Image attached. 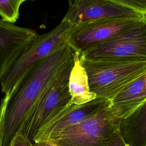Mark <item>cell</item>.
<instances>
[{
	"label": "cell",
	"mask_w": 146,
	"mask_h": 146,
	"mask_svg": "<svg viewBox=\"0 0 146 146\" xmlns=\"http://www.w3.org/2000/svg\"><path fill=\"white\" fill-rule=\"evenodd\" d=\"M73 50L65 44L33 64L0 104V146H10L26 117L47 84L72 56Z\"/></svg>",
	"instance_id": "6da1fadb"
},
{
	"label": "cell",
	"mask_w": 146,
	"mask_h": 146,
	"mask_svg": "<svg viewBox=\"0 0 146 146\" xmlns=\"http://www.w3.org/2000/svg\"><path fill=\"white\" fill-rule=\"evenodd\" d=\"M74 63L73 54L47 84L25 118L18 133L34 144L39 131L70 104L68 82Z\"/></svg>",
	"instance_id": "7a4b0ae2"
},
{
	"label": "cell",
	"mask_w": 146,
	"mask_h": 146,
	"mask_svg": "<svg viewBox=\"0 0 146 146\" xmlns=\"http://www.w3.org/2000/svg\"><path fill=\"white\" fill-rule=\"evenodd\" d=\"M90 91L111 100L127 84L146 74V61L92 60L82 58Z\"/></svg>",
	"instance_id": "3957f363"
},
{
	"label": "cell",
	"mask_w": 146,
	"mask_h": 146,
	"mask_svg": "<svg viewBox=\"0 0 146 146\" xmlns=\"http://www.w3.org/2000/svg\"><path fill=\"white\" fill-rule=\"evenodd\" d=\"M119 120L109 106L95 116L65 128L47 140L56 146H108L119 132Z\"/></svg>",
	"instance_id": "277c9868"
},
{
	"label": "cell",
	"mask_w": 146,
	"mask_h": 146,
	"mask_svg": "<svg viewBox=\"0 0 146 146\" xmlns=\"http://www.w3.org/2000/svg\"><path fill=\"white\" fill-rule=\"evenodd\" d=\"M72 26L63 18L52 30L39 35L34 42L16 60L1 83V90L9 96L26 71L33 64L67 44L66 38Z\"/></svg>",
	"instance_id": "5b68a950"
},
{
	"label": "cell",
	"mask_w": 146,
	"mask_h": 146,
	"mask_svg": "<svg viewBox=\"0 0 146 146\" xmlns=\"http://www.w3.org/2000/svg\"><path fill=\"white\" fill-rule=\"evenodd\" d=\"M80 56L92 60L146 61V18Z\"/></svg>",
	"instance_id": "8992f818"
},
{
	"label": "cell",
	"mask_w": 146,
	"mask_h": 146,
	"mask_svg": "<svg viewBox=\"0 0 146 146\" xmlns=\"http://www.w3.org/2000/svg\"><path fill=\"white\" fill-rule=\"evenodd\" d=\"M140 19H104L72 26L67 35L66 42L74 52L81 55L129 29Z\"/></svg>",
	"instance_id": "52a82bcc"
},
{
	"label": "cell",
	"mask_w": 146,
	"mask_h": 146,
	"mask_svg": "<svg viewBox=\"0 0 146 146\" xmlns=\"http://www.w3.org/2000/svg\"><path fill=\"white\" fill-rule=\"evenodd\" d=\"M120 18L144 17L113 0H70L68 10L63 17L72 26L100 20Z\"/></svg>",
	"instance_id": "ba28073f"
},
{
	"label": "cell",
	"mask_w": 146,
	"mask_h": 146,
	"mask_svg": "<svg viewBox=\"0 0 146 146\" xmlns=\"http://www.w3.org/2000/svg\"><path fill=\"white\" fill-rule=\"evenodd\" d=\"M35 30L0 19V83L18 57L38 38Z\"/></svg>",
	"instance_id": "9c48e42d"
},
{
	"label": "cell",
	"mask_w": 146,
	"mask_h": 146,
	"mask_svg": "<svg viewBox=\"0 0 146 146\" xmlns=\"http://www.w3.org/2000/svg\"><path fill=\"white\" fill-rule=\"evenodd\" d=\"M110 104V100L99 97L81 105L70 104L39 131L34 144L39 141L47 140L65 128L95 116Z\"/></svg>",
	"instance_id": "30bf717a"
},
{
	"label": "cell",
	"mask_w": 146,
	"mask_h": 146,
	"mask_svg": "<svg viewBox=\"0 0 146 146\" xmlns=\"http://www.w3.org/2000/svg\"><path fill=\"white\" fill-rule=\"evenodd\" d=\"M146 74L134 80L110 100V108L119 119L132 114L146 100Z\"/></svg>",
	"instance_id": "8fae6325"
},
{
	"label": "cell",
	"mask_w": 146,
	"mask_h": 146,
	"mask_svg": "<svg viewBox=\"0 0 146 146\" xmlns=\"http://www.w3.org/2000/svg\"><path fill=\"white\" fill-rule=\"evenodd\" d=\"M119 132L127 146H146V100L129 116L119 120Z\"/></svg>",
	"instance_id": "7c38bea8"
},
{
	"label": "cell",
	"mask_w": 146,
	"mask_h": 146,
	"mask_svg": "<svg viewBox=\"0 0 146 146\" xmlns=\"http://www.w3.org/2000/svg\"><path fill=\"white\" fill-rule=\"evenodd\" d=\"M74 66L70 74L68 82L71 96L70 104L81 105L95 99L96 96L90 91L88 76L81 63L80 54L77 51L74 52Z\"/></svg>",
	"instance_id": "4fadbf2b"
},
{
	"label": "cell",
	"mask_w": 146,
	"mask_h": 146,
	"mask_svg": "<svg viewBox=\"0 0 146 146\" xmlns=\"http://www.w3.org/2000/svg\"><path fill=\"white\" fill-rule=\"evenodd\" d=\"M26 0L0 1V17L6 22L14 24L19 18L21 5Z\"/></svg>",
	"instance_id": "5bb4252c"
},
{
	"label": "cell",
	"mask_w": 146,
	"mask_h": 146,
	"mask_svg": "<svg viewBox=\"0 0 146 146\" xmlns=\"http://www.w3.org/2000/svg\"><path fill=\"white\" fill-rule=\"evenodd\" d=\"M115 3L129 8L146 18V0H113Z\"/></svg>",
	"instance_id": "9a60e30c"
},
{
	"label": "cell",
	"mask_w": 146,
	"mask_h": 146,
	"mask_svg": "<svg viewBox=\"0 0 146 146\" xmlns=\"http://www.w3.org/2000/svg\"><path fill=\"white\" fill-rule=\"evenodd\" d=\"M10 146H35V144L22 133H18L13 138Z\"/></svg>",
	"instance_id": "2e32d148"
},
{
	"label": "cell",
	"mask_w": 146,
	"mask_h": 146,
	"mask_svg": "<svg viewBox=\"0 0 146 146\" xmlns=\"http://www.w3.org/2000/svg\"><path fill=\"white\" fill-rule=\"evenodd\" d=\"M108 146H127V145L120 136L119 132H117L113 136Z\"/></svg>",
	"instance_id": "e0dca14e"
},
{
	"label": "cell",
	"mask_w": 146,
	"mask_h": 146,
	"mask_svg": "<svg viewBox=\"0 0 146 146\" xmlns=\"http://www.w3.org/2000/svg\"><path fill=\"white\" fill-rule=\"evenodd\" d=\"M35 146H56L53 143L48 140L39 141L35 143Z\"/></svg>",
	"instance_id": "ac0fdd59"
},
{
	"label": "cell",
	"mask_w": 146,
	"mask_h": 146,
	"mask_svg": "<svg viewBox=\"0 0 146 146\" xmlns=\"http://www.w3.org/2000/svg\"><path fill=\"white\" fill-rule=\"evenodd\" d=\"M145 84H146V78H145Z\"/></svg>",
	"instance_id": "d6986e66"
},
{
	"label": "cell",
	"mask_w": 146,
	"mask_h": 146,
	"mask_svg": "<svg viewBox=\"0 0 146 146\" xmlns=\"http://www.w3.org/2000/svg\"><path fill=\"white\" fill-rule=\"evenodd\" d=\"M0 135H1V132H0Z\"/></svg>",
	"instance_id": "ffe728a7"
}]
</instances>
